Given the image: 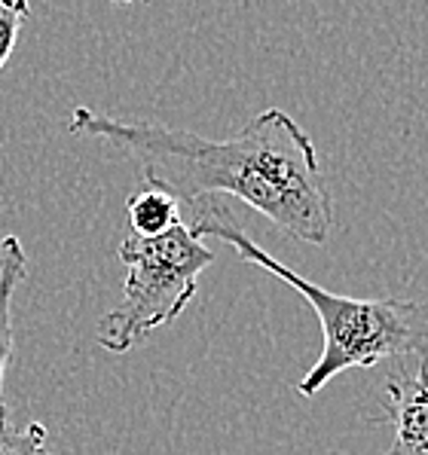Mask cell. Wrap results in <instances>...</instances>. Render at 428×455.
I'll list each match as a JSON object with an SVG mask.
<instances>
[{
  "instance_id": "7",
  "label": "cell",
  "mask_w": 428,
  "mask_h": 455,
  "mask_svg": "<svg viewBox=\"0 0 428 455\" xmlns=\"http://www.w3.org/2000/svg\"><path fill=\"white\" fill-rule=\"evenodd\" d=\"M0 455H49L46 428L40 422L16 428L10 422V410L0 407Z\"/></svg>"
},
{
  "instance_id": "8",
  "label": "cell",
  "mask_w": 428,
  "mask_h": 455,
  "mask_svg": "<svg viewBox=\"0 0 428 455\" xmlns=\"http://www.w3.org/2000/svg\"><path fill=\"white\" fill-rule=\"evenodd\" d=\"M28 16H31V10H28V4H22V0H0V71L10 61L19 31H22Z\"/></svg>"
},
{
  "instance_id": "3",
  "label": "cell",
  "mask_w": 428,
  "mask_h": 455,
  "mask_svg": "<svg viewBox=\"0 0 428 455\" xmlns=\"http://www.w3.org/2000/svg\"><path fill=\"white\" fill-rule=\"evenodd\" d=\"M119 260L125 266L123 299L98 321V346L125 355L190 306L214 251L181 223L157 239L129 233L119 242Z\"/></svg>"
},
{
  "instance_id": "4",
  "label": "cell",
  "mask_w": 428,
  "mask_h": 455,
  "mask_svg": "<svg viewBox=\"0 0 428 455\" xmlns=\"http://www.w3.org/2000/svg\"><path fill=\"white\" fill-rule=\"evenodd\" d=\"M374 422L395 428L385 455H428V363L385 382V407Z\"/></svg>"
},
{
  "instance_id": "2",
  "label": "cell",
  "mask_w": 428,
  "mask_h": 455,
  "mask_svg": "<svg viewBox=\"0 0 428 455\" xmlns=\"http://www.w3.org/2000/svg\"><path fill=\"white\" fill-rule=\"evenodd\" d=\"M190 229L199 239L214 235V239L230 242L245 263L266 269L312 306L321 333H325V346L310 373L297 382V391L303 397H315L334 376L346 370L376 367L389 358H407V355L428 363V303L423 299H355L319 288L310 278L297 275L272 254H266L261 244H254V239H248L221 199H206L193 205Z\"/></svg>"
},
{
  "instance_id": "5",
  "label": "cell",
  "mask_w": 428,
  "mask_h": 455,
  "mask_svg": "<svg viewBox=\"0 0 428 455\" xmlns=\"http://www.w3.org/2000/svg\"><path fill=\"white\" fill-rule=\"evenodd\" d=\"M28 275V257L16 235L0 242V407L4 403V376L12 358V293Z\"/></svg>"
},
{
  "instance_id": "6",
  "label": "cell",
  "mask_w": 428,
  "mask_h": 455,
  "mask_svg": "<svg viewBox=\"0 0 428 455\" xmlns=\"http://www.w3.org/2000/svg\"><path fill=\"white\" fill-rule=\"evenodd\" d=\"M125 214H129V233L141 235V239H157V235H166L174 227H181L178 199L159 187H144V190L132 193L125 202Z\"/></svg>"
},
{
  "instance_id": "1",
  "label": "cell",
  "mask_w": 428,
  "mask_h": 455,
  "mask_svg": "<svg viewBox=\"0 0 428 455\" xmlns=\"http://www.w3.org/2000/svg\"><path fill=\"white\" fill-rule=\"evenodd\" d=\"M68 132L125 150L144 184L174 196L178 205L233 196L291 239L325 244L331 235L334 202L315 144L279 108L257 114L223 141L163 123H125L93 108H74Z\"/></svg>"
}]
</instances>
